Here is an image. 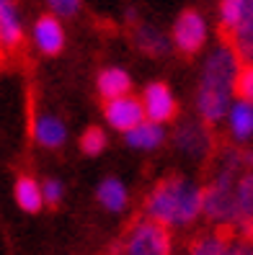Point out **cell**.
Masks as SVG:
<instances>
[{
	"label": "cell",
	"mask_w": 253,
	"mask_h": 255,
	"mask_svg": "<svg viewBox=\"0 0 253 255\" xmlns=\"http://www.w3.org/2000/svg\"><path fill=\"white\" fill-rule=\"evenodd\" d=\"M243 59L230 41H220L204 57L199 85L194 93V109L204 124H220L228 119L233 101L238 98V75Z\"/></svg>",
	"instance_id": "obj_1"
},
{
	"label": "cell",
	"mask_w": 253,
	"mask_h": 255,
	"mask_svg": "<svg viewBox=\"0 0 253 255\" xmlns=\"http://www.w3.org/2000/svg\"><path fill=\"white\" fill-rule=\"evenodd\" d=\"M145 217L168 230H181L204 217V188L184 175H168L145 199Z\"/></svg>",
	"instance_id": "obj_2"
},
{
	"label": "cell",
	"mask_w": 253,
	"mask_h": 255,
	"mask_svg": "<svg viewBox=\"0 0 253 255\" xmlns=\"http://www.w3.org/2000/svg\"><path fill=\"white\" fill-rule=\"evenodd\" d=\"M241 168H246L243 152H228L220 170L204 186V217L217 227H238V222H241L235 201V183Z\"/></svg>",
	"instance_id": "obj_3"
},
{
	"label": "cell",
	"mask_w": 253,
	"mask_h": 255,
	"mask_svg": "<svg viewBox=\"0 0 253 255\" xmlns=\"http://www.w3.org/2000/svg\"><path fill=\"white\" fill-rule=\"evenodd\" d=\"M217 21L243 62H253V0H220Z\"/></svg>",
	"instance_id": "obj_4"
},
{
	"label": "cell",
	"mask_w": 253,
	"mask_h": 255,
	"mask_svg": "<svg viewBox=\"0 0 253 255\" xmlns=\"http://www.w3.org/2000/svg\"><path fill=\"white\" fill-rule=\"evenodd\" d=\"M116 255H173L171 230L153 219H137L119 243Z\"/></svg>",
	"instance_id": "obj_5"
},
{
	"label": "cell",
	"mask_w": 253,
	"mask_h": 255,
	"mask_svg": "<svg viewBox=\"0 0 253 255\" xmlns=\"http://www.w3.org/2000/svg\"><path fill=\"white\" fill-rule=\"evenodd\" d=\"M207 36H210L207 18L202 16L199 10H194V8L184 10L181 16L173 21L171 41H173V47L181 54H186V57H191V54H197L199 49H204Z\"/></svg>",
	"instance_id": "obj_6"
},
{
	"label": "cell",
	"mask_w": 253,
	"mask_h": 255,
	"mask_svg": "<svg viewBox=\"0 0 253 255\" xmlns=\"http://www.w3.org/2000/svg\"><path fill=\"white\" fill-rule=\"evenodd\" d=\"M173 144L181 155L191 157V160H202L210 155L212 149V134H210V124L199 122H184L173 131Z\"/></svg>",
	"instance_id": "obj_7"
},
{
	"label": "cell",
	"mask_w": 253,
	"mask_h": 255,
	"mask_svg": "<svg viewBox=\"0 0 253 255\" xmlns=\"http://www.w3.org/2000/svg\"><path fill=\"white\" fill-rule=\"evenodd\" d=\"M103 116H106V124L116 131L127 134L129 129H135L137 124L145 122V106H142V98H135V96H119V98H111L106 101L103 106Z\"/></svg>",
	"instance_id": "obj_8"
},
{
	"label": "cell",
	"mask_w": 253,
	"mask_h": 255,
	"mask_svg": "<svg viewBox=\"0 0 253 255\" xmlns=\"http://www.w3.org/2000/svg\"><path fill=\"white\" fill-rule=\"evenodd\" d=\"M142 106H145V116L150 119V122L155 124H168L176 119V109H178V103H176V96L173 91L166 85V83H150V85H145V91H142Z\"/></svg>",
	"instance_id": "obj_9"
},
{
	"label": "cell",
	"mask_w": 253,
	"mask_h": 255,
	"mask_svg": "<svg viewBox=\"0 0 253 255\" xmlns=\"http://www.w3.org/2000/svg\"><path fill=\"white\" fill-rule=\"evenodd\" d=\"M31 41L34 47L47 54L54 57L65 49V28H62V18H57L54 13H47V16H39L34 28H31Z\"/></svg>",
	"instance_id": "obj_10"
},
{
	"label": "cell",
	"mask_w": 253,
	"mask_h": 255,
	"mask_svg": "<svg viewBox=\"0 0 253 255\" xmlns=\"http://www.w3.org/2000/svg\"><path fill=\"white\" fill-rule=\"evenodd\" d=\"M23 39V21L16 0H0V52L18 49Z\"/></svg>",
	"instance_id": "obj_11"
},
{
	"label": "cell",
	"mask_w": 253,
	"mask_h": 255,
	"mask_svg": "<svg viewBox=\"0 0 253 255\" xmlns=\"http://www.w3.org/2000/svg\"><path fill=\"white\" fill-rule=\"evenodd\" d=\"M31 134H34V142L44 149H59L67 142V127L54 114H36L31 124Z\"/></svg>",
	"instance_id": "obj_12"
},
{
	"label": "cell",
	"mask_w": 253,
	"mask_h": 255,
	"mask_svg": "<svg viewBox=\"0 0 253 255\" xmlns=\"http://www.w3.org/2000/svg\"><path fill=\"white\" fill-rule=\"evenodd\" d=\"M235 201H238V214H241L238 232H241V237L253 240V170H246L238 175Z\"/></svg>",
	"instance_id": "obj_13"
},
{
	"label": "cell",
	"mask_w": 253,
	"mask_h": 255,
	"mask_svg": "<svg viewBox=\"0 0 253 255\" xmlns=\"http://www.w3.org/2000/svg\"><path fill=\"white\" fill-rule=\"evenodd\" d=\"M225 124H228L230 137L238 144L251 142L253 139V103L251 101H243V98H235L230 111H228Z\"/></svg>",
	"instance_id": "obj_14"
},
{
	"label": "cell",
	"mask_w": 253,
	"mask_h": 255,
	"mask_svg": "<svg viewBox=\"0 0 253 255\" xmlns=\"http://www.w3.org/2000/svg\"><path fill=\"white\" fill-rule=\"evenodd\" d=\"M122 137H124V144L137 149V152H153V149H158L163 142H166V129H163V124H155V122H150V119H145L142 124L129 129L127 134H122Z\"/></svg>",
	"instance_id": "obj_15"
},
{
	"label": "cell",
	"mask_w": 253,
	"mask_h": 255,
	"mask_svg": "<svg viewBox=\"0 0 253 255\" xmlns=\"http://www.w3.org/2000/svg\"><path fill=\"white\" fill-rule=\"evenodd\" d=\"M96 91L103 101H111V98H119V96H129L132 91V78L129 72L122 70V67H106L98 72L96 78Z\"/></svg>",
	"instance_id": "obj_16"
},
{
	"label": "cell",
	"mask_w": 253,
	"mask_h": 255,
	"mask_svg": "<svg viewBox=\"0 0 253 255\" xmlns=\"http://www.w3.org/2000/svg\"><path fill=\"white\" fill-rule=\"evenodd\" d=\"M96 199H98L101 209H106L111 214H119L129 204V191L119 178H103L96 188Z\"/></svg>",
	"instance_id": "obj_17"
},
{
	"label": "cell",
	"mask_w": 253,
	"mask_h": 255,
	"mask_svg": "<svg viewBox=\"0 0 253 255\" xmlns=\"http://www.w3.org/2000/svg\"><path fill=\"white\" fill-rule=\"evenodd\" d=\"M13 196H16V204L23 209L26 214H36L44 206V191L41 183L31 175H21L16 181V188H13Z\"/></svg>",
	"instance_id": "obj_18"
},
{
	"label": "cell",
	"mask_w": 253,
	"mask_h": 255,
	"mask_svg": "<svg viewBox=\"0 0 253 255\" xmlns=\"http://www.w3.org/2000/svg\"><path fill=\"white\" fill-rule=\"evenodd\" d=\"M135 44L142 54H150V57H163L173 47V41H168V36L150 23H142L135 31Z\"/></svg>",
	"instance_id": "obj_19"
},
{
	"label": "cell",
	"mask_w": 253,
	"mask_h": 255,
	"mask_svg": "<svg viewBox=\"0 0 253 255\" xmlns=\"http://www.w3.org/2000/svg\"><path fill=\"white\" fill-rule=\"evenodd\" d=\"M233 240L225 232H207L197 237L189 248V255H228Z\"/></svg>",
	"instance_id": "obj_20"
},
{
	"label": "cell",
	"mask_w": 253,
	"mask_h": 255,
	"mask_svg": "<svg viewBox=\"0 0 253 255\" xmlns=\"http://www.w3.org/2000/svg\"><path fill=\"white\" fill-rule=\"evenodd\" d=\"M106 147H109V139H106V131H103V129L91 127V129L83 131V137H80V149H83L85 155L96 157V155H101Z\"/></svg>",
	"instance_id": "obj_21"
},
{
	"label": "cell",
	"mask_w": 253,
	"mask_h": 255,
	"mask_svg": "<svg viewBox=\"0 0 253 255\" xmlns=\"http://www.w3.org/2000/svg\"><path fill=\"white\" fill-rule=\"evenodd\" d=\"M238 98L253 103V62H243L238 75Z\"/></svg>",
	"instance_id": "obj_22"
},
{
	"label": "cell",
	"mask_w": 253,
	"mask_h": 255,
	"mask_svg": "<svg viewBox=\"0 0 253 255\" xmlns=\"http://www.w3.org/2000/svg\"><path fill=\"white\" fill-rule=\"evenodd\" d=\"M41 191H44V204L47 206H57L65 199V186H62V181H57V178H47V181L41 183Z\"/></svg>",
	"instance_id": "obj_23"
},
{
	"label": "cell",
	"mask_w": 253,
	"mask_h": 255,
	"mask_svg": "<svg viewBox=\"0 0 253 255\" xmlns=\"http://www.w3.org/2000/svg\"><path fill=\"white\" fill-rule=\"evenodd\" d=\"M47 5L57 18H72L80 10L83 0H47Z\"/></svg>",
	"instance_id": "obj_24"
},
{
	"label": "cell",
	"mask_w": 253,
	"mask_h": 255,
	"mask_svg": "<svg viewBox=\"0 0 253 255\" xmlns=\"http://www.w3.org/2000/svg\"><path fill=\"white\" fill-rule=\"evenodd\" d=\"M228 255H253V240L241 237V240H233L230 243V253Z\"/></svg>",
	"instance_id": "obj_25"
},
{
	"label": "cell",
	"mask_w": 253,
	"mask_h": 255,
	"mask_svg": "<svg viewBox=\"0 0 253 255\" xmlns=\"http://www.w3.org/2000/svg\"><path fill=\"white\" fill-rule=\"evenodd\" d=\"M243 165H246V168H251V170H253V147H251V149H246V152H243Z\"/></svg>",
	"instance_id": "obj_26"
}]
</instances>
